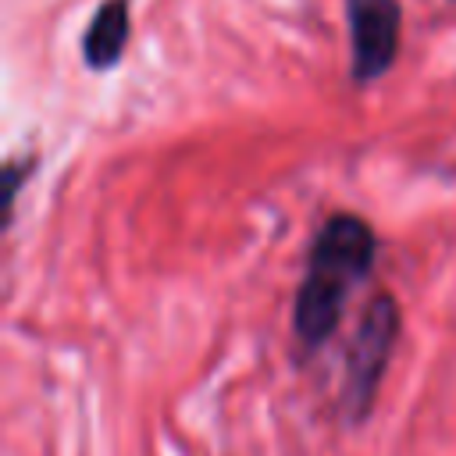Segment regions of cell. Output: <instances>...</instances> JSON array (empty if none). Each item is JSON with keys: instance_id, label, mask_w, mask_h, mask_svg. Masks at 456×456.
<instances>
[{"instance_id": "obj_2", "label": "cell", "mask_w": 456, "mask_h": 456, "mask_svg": "<svg viewBox=\"0 0 456 456\" xmlns=\"http://www.w3.org/2000/svg\"><path fill=\"white\" fill-rule=\"evenodd\" d=\"M403 328L399 303L388 292H374L370 303L360 314V324L346 349V374H342V395L338 406L349 424H363L378 403L381 378L388 370L395 338Z\"/></svg>"}, {"instance_id": "obj_1", "label": "cell", "mask_w": 456, "mask_h": 456, "mask_svg": "<svg viewBox=\"0 0 456 456\" xmlns=\"http://www.w3.org/2000/svg\"><path fill=\"white\" fill-rule=\"evenodd\" d=\"M374 260L378 235L367 217L338 210L317 228L292 306V331L306 349H321L335 335L349 292L374 271Z\"/></svg>"}, {"instance_id": "obj_4", "label": "cell", "mask_w": 456, "mask_h": 456, "mask_svg": "<svg viewBox=\"0 0 456 456\" xmlns=\"http://www.w3.org/2000/svg\"><path fill=\"white\" fill-rule=\"evenodd\" d=\"M132 39V7L128 0H103L86 32H82V61L93 71H110L121 64L125 46Z\"/></svg>"}, {"instance_id": "obj_3", "label": "cell", "mask_w": 456, "mask_h": 456, "mask_svg": "<svg viewBox=\"0 0 456 456\" xmlns=\"http://www.w3.org/2000/svg\"><path fill=\"white\" fill-rule=\"evenodd\" d=\"M349 25V78L370 86L392 71L403 46V4L399 0H346Z\"/></svg>"}]
</instances>
